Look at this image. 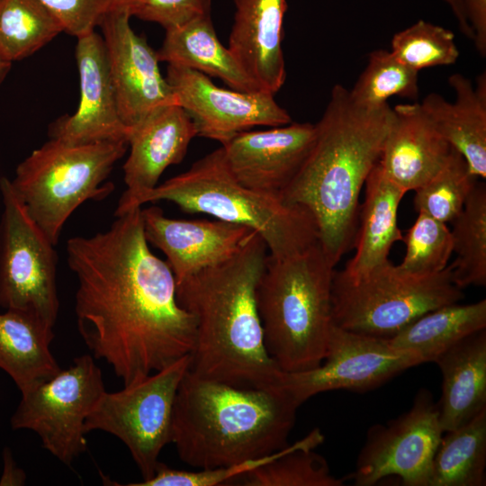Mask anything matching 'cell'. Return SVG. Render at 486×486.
Here are the masks:
<instances>
[{"mask_svg": "<svg viewBox=\"0 0 486 486\" xmlns=\"http://www.w3.org/2000/svg\"><path fill=\"white\" fill-rule=\"evenodd\" d=\"M477 179L464 157L454 149L446 164L415 190V209L442 222H451L462 211Z\"/></svg>", "mask_w": 486, "mask_h": 486, "instance_id": "cell-33", "label": "cell"}, {"mask_svg": "<svg viewBox=\"0 0 486 486\" xmlns=\"http://www.w3.org/2000/svg\"><path fill=\"white\" fill-rule=\"evenodd\" d=\"M463 297L450 266L437 274L418 276L387 260L357 281L334 272L332 320L344 329L388 338L421 315Z\"/></svg>", "mask_w": 486, "mask_h": 486, "instance_id": "cell-8", "label": "cell"}, {"mask_svg": "<svg viewBox=\"0 0 486 486\" xmlns=\"http://www.w3.org/2000/svg\"><path fill=\"white\" fill-rule=\"evenodd\" d=\"M66 253L77 279L78 332L124 385L192 353L194 317L177 302L170 267L148 248L141 207L104 231L69 238Z\"/></svg>", "mask_w": 486, "mask_h": 486, "instance_id": "cell-1", "label": "cell"}, {"mask_svg": "<svg viewBox=\"0 0 486 486\" xmlns=\"http://www.w3.org/2000/svg\"><path fill=\"white\" fill-rule=\"evenodd\" d=\"M391 51L404 64L417 70L454 64L459 50L454 34L439 25L419 20L395 33Z\"/></svg>", "mask_w": 486, "mask_h": 486, "instance_id": "cell-34", "label": "cell"}, {"mask_svg": "<svg viewBox=\"0 0 486 486\" xmlns=\"http://www.w3.org/2000/svg\"><path fill=\"white\" fill-rule=\"evenodd\" d=\"M210 0H141L130 10V14L167 29L210 14Z\"/></svg>", "mask_w": 486, "mask_h": 486, "instance_id": "cell-37", "label": "cell"}, {"mask_svg": "<svg viewBox=\"0 0 486 486\" xmlns=\"http://www.w3.org/2000/svg\"><path fill=\"white\" fill-rule=\"evenodd\" d=\"M315 124L291 122L243 130L221 144L227 166L244 186L281 196L313 145Z\"/></svg>", "mask_w": 486, "mask_h": 486, "instance_id": "cell-16", "label": "cell"}, {"mask_svg": "<svg viewBox=\"0 0 486 486\" xmlns=\"http://www.w3.org/2000/svg\"><path fill=\"white\" fill-rule=\"evenodd\" d=\"M421 358L412 351L392 347L385 338L331 328L325 357L313 369L281 371L277 385L301 406L321 392L346 390L366 392L401 372L418 365Z\"/></svg>", "mask_w": 486, "mask_h": 486, "instance_id": "cell-13", "label": "cell"}, {"mask_svg": "<svg viewBox=\"0 0 486 486\" xmlns=\"http://www.w3.org/2000/svg\"><path fill=\"white\" fill-rule=\"evenodd\" d=\"M64 27L39 0H0V55L7 61L32 55Z\"/></svg>", "mask_w": 486, "mask_h": 486, "instance_id": "cell-31", "label": "cell"}, {"mask_svg": "<svg viewBox=\"0 0 486 486\" xmlns=\"http://www.w3.org/2000/svg\"><path fill=\"white\" fill-rule=\"evenodd\" d=\"M53 328L31 311L8 309L0 313V368L21 393L61 370L50 349Z\"/></svg>", "mask_w": 486, "mask_h": 486, "instance_id": "cell-25", "label": "cell"}, {"mask_svg": "<svg viewBox=\"0 0 486 486\" xmlns=\"http://www.w3.org/2000/svg\"><path fill=\"white\" fill-rule=\"evenodd\" d=\"M299 407L279 385L240 388L188 370L175 400L171 443L197 469L241 464L287 446Z\"/></svg>", "mask_w": 486, "mask_h": 486, "instance_id": "cell-4", "label": "cell"}, {"mask_svg": "<svg viewBox=\"0 0 486 486\" xmlns=\"http://www.w3.org/2000/svg\"><path fill=\"white\" fill-rule=\"evenodd\" d=\"M448 83L455 100L428 94L422 109L447 142L465 159L472 175L486 177V76H479L476 86L462 74H453Z\"/></svg>", "mask_w": 486, "mask_h": 486, "instance_id": "cell-22", "label": "cell"}, {"mask_svg": "<svg viewBox=\"0 0 486 486\" xmlns=\"http://www.w3.org/2000/svg\"><path fill=\"white\" fill-rule=\"evenodd\" d=\"M140 1L141 0H112V6L125 8L130 12V10Z\"/></svg>", "mask_w": 486, "mask_h": 486, "instance_id": "cell-41", "label": "cell"}, {"mask_svg": "<svg viewBox=\"0 0 486 486\" xmlns=\"http://www.w3.org/2000/svg\"><path fill=\"white\" fill-rule=\"evenodd\" d=\"M197 136L189 114L178 104L157 108L130 129V154L123 165L128 198L157 186L163 172L184 158L189 143Z\"/></svg>", "mask_w": 486, "mask_h": 486, "instance_id": "cell-21", "label": "cell"}, {"mask_svg": "<svg viewBox=\"0 0 486 486\" xmlns=\"http://www.w3.org/2000/svg\"><path fill=\"white\" fill-rule=\"evenodd\" d=\"M104 392L93 356H77L68 368L22 393L11 427L35 432L44 449L70 465L86 450L85 422Z\"/></svg>", "mask_w": 486, "mask_h": 486, "instance_id": "cell-11", "label": "cell"}, {"mask_svg": "<svg viewBox=\"0 0 486 486\" xmlns=\"http://www.w3.org/2000/svg\"><path fill=\"white\" fill-rule=\"evenodd\" d=\"M454 149L420 104H398L392 108L379 164L385 176L407 193L430 180Z\"/></svg>", "mask_w": 486, "mask_h": 486, "instance_id": "cell-19", "label": "cell"}, {"mask_svg": "<svg viewBox=\"0 0 486 486\" xmlns=\"http://www.w3.org/2000/svg\"><path fill=\"white\" fill-rule=\"evenodd\" d=\"M485 328L486 300L483 299L470 304L456 302L436 308L387 339L396 349L416 353L422 363H434L453 345Z\"/></svg>", "mask_w": 486, "mask_h": 486, "instance_id": "cell-27", "label": "cell"}, {"mask_svg": "<svg viewBox=\"0 0 486 486\" xmlns=\"http://www.w3.org/2000/svg\"><path fill=\"white\" fill-rule=\"evenodd\" d=\"M402 241L406 245V254L398 265L402 272L426 276L447 267L453 254V240L446 223L418 212Z\"/></svg>", "mask_w": 486, "mask_h": 486, "instance_id": "cell-35", "label": "cell"}, {"mask_svg": "<svg viewBox=\"0 0 486 486\" xmlns=\"http://www.w3.org/2000/svg\"><path fill=\"white\" fill-rule=\"evenodd\" d=\"M434 363L442 374V394L436 405L445 433L486 408V328L455 343Z\"/></svg>", "mask_w": 486, "mask_h": 486, "instance_id": "cell-24", "label": "cell"}, {"mask_svg": "<svg viewBox=\"0 0 486 486\" xmlns=\"http://www.w3.org/2000/svg\"><path fill=\"white\" fill-rule=\"evenodd\" d=\"M190 363L188 354L121 391H105L86 419V434L102 430L123 442L142 481L155 474L162 449L171 443L175 400Z\"/></svg>", "mask_w": 486, "mask_h": 486, "instance_id": "cell-9", "label": "cell"}, {"mask_svg": "<svg viewBox=\"0 0 486 486\" xmlns=\"http://www.w3.org/2000/svg\"><path fill=\"white\" fill-rule=\"evenodd\" d=\"M229 50L261 91L274 94L286 78L282 50L287 0H234Z\"/></svg>", "mask_w": 486, "mask_h": 486, "instance_id": "cell-20", "label": "cell"}, {"mask_svg": "<svg viewBox=\"0 0 486 486\" xmlns=\"http://www.w3.org/2000/svg\"><path fill=\"white\" fill-rule=\"evenodd\" d=\"M128 146L125 141L72 144L50 139L17 166L11 185L53 245L76 209L112 193L113 184L104 181Z\"/></svg>", "mask_w": 486, "mask_h": 486, "instance_id": "cell-7", "label": "cell"}, {"mask_svg": "<svg viewBox=\"0 0 486 486\" xmlns=\"http://www.w3.org/2000/svg\"><path fill=\"white\" fill-rule=\"evenodd\" d=\"M80 101L76 111L56 120L50 139L72 144L125 141L130 130L120 116L103 37L93 31L76 38Z\"/></svg>", "mask_w": 486, "mask_h": 486, "instance_id": "cell-18", "label": "cell"}, {"mask_svg": "<svg viewBox=\"0 0 486 486\" xmlns=\"http://www.w3.org/2000/svg\"><path fill=\"white\" fill-rule=\"evenodd\" d=\"M464 13L472 31L474 45L482 56L486 54V0H463Z\"/></svg>", "mask_w": 486, "mask_h": 486, "instance_id": "cell-38", "label": "cell"}, {"mask_svg": "<svg viewBox=\"0 0 486 486\" xmlns=\"http://www.w3.org/2000/svg\"><path fill=\"white\" fill-rule=\"evenodd\" d=\"M392 120L388 104L364 107L335 85L311 149L284 190L282 199L306 208L314 217L320 243L336 266L353 248L359 195L379 161Z\"/></svg>", "mask_w": 486, "mask_h": 486, "instance_id": "cell-3", "label": "cell"}, {"mask_svg": "<svg viewBox=\"0 0 486 486\" xmlns=\"http://www.w3.org/2000/svg\"><path fill=\"white\" fill-rule=\"evenodd\" d=\"M323 441L324 435L316 428L238 482L246 486H342L344 480L336 478L326 459L314 451Z\"/></svg>", "mask_w": 486, "mask_h": 486, "instance_id": "cell-29", "label": "cell"}, {"mask_svg": "<svg viewBox=\"0 0 486 486\" xmlns=\"http://www.w3.org/2000/svg\"><path fill=\"white\" fill-rule=\"evenodd\" d=\"M4 471L0 479V485H23L25 473L15 464L11 450L5 447L3 453Z\"/></svg>", "mask_w": 486, "mask_h": 486, "instance_id": "cell-39", "label": "cell"}, {"mask_svg": "<svg viewBox=\"0 0 486 486\" xmlns=\"http://www.w3.org/2000/svg\"><path fill=\"white\" fill-rule=\"evenodd\" d=\"M158 201L172 202L188 213H206L247 226L262 237L275 258L292 256L320 241L316 220L306 208L242 185L230 171L221 147L184 173L150 190L120 198L115 216Z\"/></svg>", "mask_w": 486, "mask_h": 486, "instance_id": "cell-5", "label": "cell"}, {"mask_svg": "<svg viewBox=\"0 0 486 486\" xmlns=\"http://www.w3.org/2000/svg\"><path fill=\"white\" fill-rule=\"evenodd\" d=\"M445 433L434 455L429 486H484L486 408Z\"/></svg>", "mask_w": 486, "mask_h": 486, "instance_id": "cell-28", "label": "cell"}, {"mask_svg": "<svg viewBox=\"0 0 486 486\" xmlns=\"http://www.w3.org/2000/svg\"><path fill=\"white\" fill-rule=\"evenodd\" d=\"M157 55L159 61L218 77L234 90L261 91L230 50L219 40L211 14L196 16L184 23L166 29L163 44Z\"/></svg>", "mask_w": 486, "mask_h": 486, "instance_id": "cell-26", "label": "cell"}, {"mask_svg": "<svg viewBox=\"0 0 486 486\" xmlns=\"http://www.w3.org/2000/svg\"><path fill=\"white\" fill-rule=\"evenodd\" d=\"M11 62L5 60L1 55H0V84L4 79L5 76L9 72L11 68Z\"/></svg>", "mask_w": 486, "mask_h": 486, "instance_id": "cell-42", "label": "cell"}, {"mask_svg": "<svg viewBox=\"0 0 486 486\" xmlns=\"http://www.w3.org/2000/svg\"><path fill=\"white\" fill-rule=\"evenodd\" d=\"M141 217L147 241L165 254L176 284L229 260L256 233L247 226L218 219L167 218L158 206L141 208Z\"/></svg>", "mask_w": 486, "mask_h": 486, "instance_id": "cell-17", "label": "cell"}, {"mask_svg": "<svg viewBox=\"0 0 486 486\" xmlns=\"http://www.w3.org/2000/svg\"><path fill=\"white\" fill-rule=\"evenodd\" d=\"M61 22L64 32L76 38L99 25L112 0H39Z\"/></svg>", "mask_w": 486, "mask_h": 486, "instance_id": "cell-36", "label": "cell"}, {"mask_svg": "<svg viewBox=\"0 0 486 486\" xmlns=\"http://www.w3.org/2000/svg\"><path fill=\"white\" fill-rule=\"evenodd\" d=\"M334 268L320 241L289 257L267 256L256 303L266 351L283 372L313 369L325 357Z\"/></svg>", "mask_w": 486, "mask_h": 486, "instance_id": "cell-6", "label": "cell"}, {"mask_svg": "<svg viewBox=\"0 0 486 486\" xmlns=\"http://www.w3.org/2000/svg\"><path fill=\"white\" fill-rule=\"evenodd\" d=\"M0 306L31 311L54 327L59 309L55 245L5 176L0 178Z\"/></svg>", "mask_w": 486, "mask_h": 486, "instance_id": "cell-10", "label": "cell"}, {"mask_svg": "<svg viewBox=\"0 0 486 486\" xmlns=\"http://www.w3.org/2000/svg\"><path fill=\"white\" fill-rule=\"evenodd\" d=\"M267 249L256 232L229 260L176 284L178 304L195 320V375L240 388L277 385L282 370L266 351L256 303Z\"/></svg>", "mask_w": 486, "mask_h": 486, "instance_id": "cell-2", "label": "cell"}, {"mask_svg": "<svg viewBox=\"0 0 486 486\" xmlns=\"http://www.w3.org/2000/svg\"><path fill=\"white\" fill-rule=\"evenodd\" d=\"M354 103L364 107L388 104L392 96L415 100L419 94L418 71L400 61L391 50H377L351 90Z\"/></svg>", "mask_w": 486, "mask_h": 486, "instance_id": "cell-32", "label": "cell"}, {"mask_svg": "<svg viewBox=\"0 0 486 486\" xmlns=\"http://www.w3.org/2000/svg\"><path fill=\"white\" fill-rule=\"evenodd\" d=\"M166 79L176 104L191 117L197 136L223 144L255 126L276 127L292 122L272 94L220 88L208 76L173 64H168Z\"/></svg>", "mask_w": 486, "mask_h": 486, "instance_id": "cell-14", "label": "cell"}, {"mask_svg": "<svg viewBox=\"0 0 486 486\" xmlns=\"http://www.w3.org/2000/svg\"><path fill=\"white\" fill-rule=\"evenodd\" d=\"M130 17L127 9L112 6L98 25L120 116L130 131L157 108L176 104L157 52L132 30Z\"/></svg>", "mask_w": 486, "mask_h": 486, "instance_id": "cell-15", "label": "cell"}, {"mask_svg": "<svg viewBox=\"0 0 486 486\" xmlns=\"http://www.w3.org/2000/svg\"><path fill=\"white\" fill-rule=\"evenodd\" d=\"M453 253L450 265L457 287L486 285V186L477 182L459 214L451 221Z\"/></svg>", "mask_w": 486, "mask_h": 486, "instance_id": "cell-30", "label": "cell"}, {"mask_svg": "<svg viewBox=\"0 0 486 486\" xmlns=\"http://www.w3.org/2000/svg\"><path fill=\"white\" fill-rule=\"evenodd\" d=\"M443 434L437 405L429 391L420 389L407 412L368 429L350 476L354 485L372 486L397 476L404 486H429Z\"/></svg>", "mask_w": 486, "mask_h": 486, "instance_id": "cell-12", "label": "cell"}, {"mask_svg": "<svg viewBox=\"0 0 486 486\" xmlns=\"http://www.w3.org/2000/svg\"><path fill=\"white\" fill-rule=\"evenodd\" d=\"M364 202L359 209L354 242L356 253L339 273L350 281H357L371 270L389 260L392 246L402 241L398 227V209L406 194L383 173L379 161L364 183Z\"/></svg>", "mask_w": 486, "mask_h": 486, "instance_id": "cell-23", "label": "cell"}, {"mask_svg": "<svg viewBox=\"0 0 486 486\" xmlns=\"http://www.w3.org/2000/svg\"><path fill=\"white\" fill-rule=\"evenodd\" d=\"M451 9L453 14L454 15L459 29L463 34H464L468 39L472 40L473 39V33L468 23L463 0H443Z\"/></svg>", "mask_w": 486, "mask_h": 486, "instance_id": "cell-40", "label": "cell"}]
</instances>
